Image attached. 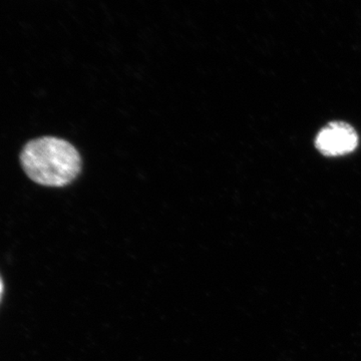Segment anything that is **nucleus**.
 Returning <instances> with one entry per match:
<instances>
[{"instance_id": "1", "label": "nucleus", "mask_w": 361, "mask_h": 361, "mask_svg": "<svg viewBox=\"0 0 361 361\" xmlns=\"http://www.w3.org/2000/svg\"><path fill=\"white\" fill-rule=\"evenodd\" d=\"M20 163L30 179L47 187L66 186L82 168L78 149L71 142L54 137L28 142L21 152Z\"/></svg>"}, {"instance_id": "2", "label": "nucleus", "mask_w": 361, "mask_h": 361, "mask_svg": "<svg viewBox=\"0 0 361 361\" xmlns=\"http://www.w3.org/2000/svg\"><path fill=\"white\" fill-rule=\"evenodd\" d=\"M358 144L357 134L345 123H331L323 128L316 137V148L323 155L336 157L355 151Z\"/></svg>"}, {"instance_id": "3", "label": "nucleus", "mask_w": 361, "mask_h": 361, "mask_svg": "<svg viewBox=\"0 0 361 361\" xmlns=\"http://www.w3.org/2000/svg\"><path fill=\"white\" fill-rule=\"evenodd\" d=\"M2 294H4V282H2L1 277H0V300H1Z\"/></svg>"}]
</instances>
